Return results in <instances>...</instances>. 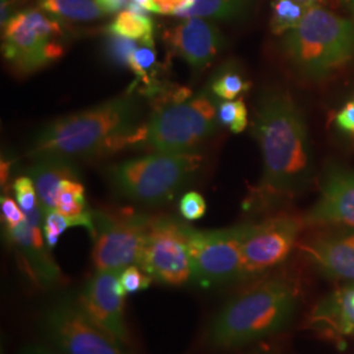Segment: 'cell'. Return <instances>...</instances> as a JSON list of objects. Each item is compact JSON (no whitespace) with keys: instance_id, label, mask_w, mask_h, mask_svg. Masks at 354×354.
I'll use <instances>...</instances> for the list:
<instances>
[{"instance_id":"obj_1","label":"cell","mask_w":354,"mask_h":354,"mask_svg":"<svg viewBox=\"0 0 354 354\" xmlns=\"http://www.w3.org/2000/svg\"><path fill=\"white\" fill-rule=\"evenodd\" d=\"M253 131L263 156V175L244 209L263 212L301 196L315 167L304 114L290 95L268 89L257 100Z\"/></svg>"},{"instance_id":"obj_2","label":"cell","mask_w":354,"mask_h":354,"mask_svg":"<svg viewBox=\"0 0 354 354\" xmlns=\"http://www.w3.org/2000/svg\"><path fill=\"white\" fill-rule=\"evenodd\" d=\"M140 105L131 96H120L86 111L61 117L39 129L28 156L89 158L143 140L138 129Z\"/></svg>"},{"instance_id":"obj_3","label":"cell","mask_w":354,"mask_h":354,"mask_svg":"<svg viewBox=\"0 0 354 354\" xmlns=\"http://www.w3.org/2000/svg\"><path fill=\"white\" fill-rule=\"evenodd\" d=\"M301 304L298 282L286 274L253 279L215 314L206 329L214 349H236L286 328Z\"/></svg>"},{"instance_id":"obj_4","label":"cell","mask_w":354,"mask_h":354,"mask_svg":"<svg viewBox=\"0 0 354 354\" xmlns=\"http://www.w3.org/2000/svg\"><path fill=\"white\" fill-rule=\"evenodd\" d=\"M292 67L308 79H322L354 58V23L322 6L307 8L301 23L283 38Z\"/></svg>"},{"instance_id":"obj_5","label":"cell","mask_w":354,"mask_h":354,"mask_svg":"<svg viewBox=\"0 0 354 354\" xmlns=\"http://www.w3.org/2000/svg\"><path fill=\"white\" fill-rule=\"evenodd\" d=\"M201 165L193 152H156L112 165L106 171L114 193L130 203L158 206L172 201Z\"/></svg>"},{"instance_id":"obj_6","label":"cell","mask_w":354,"mask_h":354,"mask_svg":"<svg viewBox=\"0 0 354 354\" xmlns=\"http://www.w3.org/2000/svg\"><path fill=\"white\" fill-rule=\"evenodd\" d=\"M219 124L213 93L180 95L143 125V140L153 151L188 153L210 138Z\"/></svg>"},{"instance_id":"obj_7","label":"cell","mask_w":354,"mask_h":354,"mask_svg":"<svg viewBox=\"0 0 354 354\" xmlns=\"http://www.w3.org/2000/svg\"><path fill=\"white\" fill-rule=\"evenodd\" d=\"M39 326L48 342L66 354H131L125 344L84 313L73 292L61 294L48 304L41 314Z\"/></svg>"},{"instance_id":"obj_8","label":"cell","mask_w":354,"mask_h":354,"mask_svg":"<svg viewBox=\"0 0 354 354\" xmlns=\"http://www.w3.org/2000/svg\"><path fill=\"white\" fill-rule=\"evenodd\" d=\"M62 26L42 10L15 13L3 26V55L23 74L35 73L64 55Z\"/></svg>"},{"instance_id":"obj_9","label":"cell","mask_w":354,"mask_h":354,"mask_svg":"<svg viewBox=\"0 0 354 354\" xmlns=\"http://www.w3.org/2000/svg\"><path fill=\"white\" fill-rule=\"evenodd\" d=\"M250 223L218 230H196L189 226L192 283L213 289L241 282V250Z\"/></svg>"},{"instance_id":"obj_10","label":"cell","mask_w":354,"mask_h":354,"mask_svg":"<svg viewBox=\"0 0 354 354\" xmlns=\"http://www.w3.org/2000/svg\"><path fill=\"white\" fill-rule=\"evenodd\" d=\"M189 225L169 215L151 216L137 266L165 286L192 282Z\"/></svg>"},{"instance_id":"obj_11","label":"cell","mask_w":354,"mask_h":354,"mask_svg":"<svg viewBox=\"0 0 354 354\" xmlns=\"http://www.w3.org/2000/svg\"><path fill=\"white\" fill-rule=\"evenodd\" d=\"M93 216L92 260L96 270H122L137 266L151 216L96 210Z\"/></svg>"},{"instance_id":"obj_12","label":"cell","mask_w":354,"mask_h":354,"mask_svg":"<svg viewBox=\"0 0 354 354\" xmlns=\"http://www.w3.org/2000/svg\"><path fill=\"white\" fill-rule=\"evenodd\" d=\"M304 218L276 215L250 223L241 250V282L260 279L281 266L297 248Z\"/></svg>"},{"instance_id":"obj_13","label":"cell","mask_w":354,"mask_h":354,"mask_svg":"<svg viewBox=\"0 0 354 354\" xmlns=\"http://www.w3.org/2000/svg\"><path fill=\"white\" fill-rule=\"evenodd\" d=\"M121 270H95L79 291L77 301L97 326L127 345L129 330L120 286Z\"/></svg>"},{"instance_id":"obj_14","label":"cell","mask_w":354,"mask_h":354,"mask_svg":"<svg viewBox=\"0 0 354 354\" xmlns=\"http://www.w3.org/2000/svg\"><path fill=\"white\" fill-rule=\"evenodd\" d=\"M297 248L327 279L354 282V228L320 231Z\"/></svg>"},{"instance_id":"obj_15","label":"cell","mask_w":354,"mask_h":354,"mask_svg":"<svg viewBox=\"0 0 354 354\" xmlns=\"http://www.w3.org/2000/svg\"><path fill=\"white\" fill-rule=\"evenodd\" d=\"M165 41L168 50L197 71L212 64L225 48L221 30L201 17H187L167 29Z\"/></svg>"},{"instance_id":"obj_16","label":"cell","mask_w":354,"mask_h":354,"mask_svg":"<svg viewBox=\"0 0 354 354\" xmlns=\"http://www.w3.org/2000/svg\"><path fill=\"white\" fill-rule=\"evenodd\" d=\"M304 219L306 226L354 228L353 169H330Z\"/></svg>"},{"instance_id":"obj_17","label":"cell","mask_w":354,"mask_h":354,"mask_svg":"<svg viewBox=\"0 0 354 354\" xmlns=\"http://www.w3.org/2000/svg\"><path fill=\"white\" fill-rule=\"evenodd\" d=\"M6 236L24 263L26 273L42 288L57 286L62 281V272L50 256L41 226L24 219L13 230H7Z\"/></svg>"},{"instance_id":"obj_18","label":"cell","mask_w":354,"mask_h":354,"mask_svg":"<svg viewBox=\"0 0 354 354\" xmlns=\"http://www.w3.org/2000/svg\"><path fill=\"white\" fill-rule=\"evenodd\" d=\"M306 324L342 348L348 337H354V282H346L319 301Z\"/></svg>"},{"instance_id":"obj_19","label":"cell","mask_w":354,"mask_h":354,"mask_svg":"<svg viewBox=\"0 0 354 354\" xmlns=\"http://www.w3.org/2000/svg\"><path fill=\"white\" fill-rule=\"evenodd\" d=\"M29 167L28 176L32 177L38 201L44 213L55 210L57 193L61 183L66 178H79V172L73 160L62 158H39Z\"/></svg>"},{"instance_id":"obj_20","label":"cell","mask_w":354,"mask_h":354,"mask_svg":"<svg viewBox=\"0 0 354 354\" xmlns=\"http://www.w3.org/2000/svg\"><path fill=\"white\" fill-rule=\"evenodd\" d=\"M108 35L130 38L145 46L153 48V23L149 11L134 0L127 10L117 13L113 21L106 28Z\"/></svg>"},{"instance_id":"obj_21","label":"cell","mask_w":354,"mask_h":354,"mask_svg":"<svg viewBox=\"0 0 354 354\" xmlns=\"http://www.w3.org/2000/svg\"><path fill=\"white\" fill-rule=\"evenodd\" d=\"M253 0H197L192 6L177 11L175 16L213 19L222 21L238 20L247 16Z\"/></svg>"},{"instance_id":"obj_22","label":"cell","mask_w":354,"mask_h":354,"mask_svg":"<svg viewBox=\"0 0 354 354\" xmlns=\"http://www.w3.org/2000/svg\"><path fill=\"white\" fill-rule=\"evenodd\" d=\"M39 10L73 21H93L105 15L96 0H39Z\"/></svg>"},{"instance_id":"obj_23","label":"cell","mask_w":354,"mask_h":354,"mask_svg":"<svg viewBox=\"0 0 354 354\" xmlns=\"http://www.w3.org/2000/svg\"><path fill=\"white\" fill-rule=\"evenodd\" d=\"M55 210L71 218H92L86 190L77 178H66L57 193Z\"/></svg>"},{"instance_id":"obj_24","label":"cell","mask_w":354,"mask_h":354,"mask_svg":"<svg viewBox=\"0 0 354 354\" xmlns=\"http://www.w3.org/2000/svg\"><path fill=\"white\" fill-rule=\"evenodd\" d=\"M71 227H84L89 234L93 232V216L92 218H71L59 213L58 210H51L44 216L42 232L48 247L53 250L66 230Z\"/></svg>"},{"instance_id":"obj_25","label":"cell","mask_w":354,"mask_h":354,"mask_svg":"<svg viewBox=\"0 0 354 354\" xmlns=\"http://www.w3.org/2000/svg\"><path fill=\"white\" fill-rule=\"evenodd\" d=\"M307 6L297 0H273V15L270 28L274 35H286L301 23Z\"/></svg>"},{"instance_id":"obj_26","label":"cell","mask_w":354,"mask_h":354,"mask_svg":"<svg viewBox=\"0 0 354 354\" xmlns=\"http://www.w3.org/2000/svg\"><path fill=\"white\" fill-rule=\"evenodd\" d=\"M251 83L236 68L225 67L214 76L210 91L218 99L235 100L243 92H247Z\"/></svg>"},{"instance_id":"obj_27","label":"cell","mask_w":354,"mask_h":354,"mask_svg":"<svg viewBox=\"0 0 354 354\" xmlns=\"http://www.w3.org/2000/svg\"><path fill=\"white\" fill-rule=\"evenodd\" d=\"M219 122L227 127L232 133L239 134L248 125V111L241 99L225 100L218 106Z\"/></svg>"},{"instance_id":"obj_28","label":"cell","mask_w":354,"mask_h":354,"mask_svg":"<svg viewBox=\"0 0 354 354\" xmlns=\"http://www.w3.org/2000/svg\"><path fill=\"white\" fill-rule=\"evenodd\" d=\"M137 49H138L137 41L130 39V38L108 35V39L105 44V51L112 64L121 66V67H129V61Z\"/></svg>"},{"instance_id":"obj_29","label":"cell","mask_w":354,"mask_h":354,"mask_svg":"<svg viewBox=\"0 0 354 354\" xmlns=\"http://www.w3.org/2000/svg\"><path fill=\"white\" fill-rule=\"evenodd\" d=\"M156 64V55L152 48L143 46L138 48L129 61V68L138 76L145 84H151L152 70Z\"/></svg>"},{"instance_id":"obj_30","label":"cell","mask_w":354,"mask_h":354,"mask_svg":"<svg viewBox=\"0 0 354 354\" xmlns=\"http://www.w3.org/2000/svg\"><path fill=\"white\" fill-rule=\"evenodd\" d=\"M151 282V277L138 266H127L120 274V286L125 297L149 289Z\"/></svg>"},{"instance_id":"obj_31","label":"cell","mask_w":354,"mask_h":354,"mask_svg":"<svg viewBox=\"0 0 354 354\" xmlns=\"http://www.w3.org/2000/svg\"><path fill=\"white\" fill-rule=\"evenodd\" d=\"M13 193H15L16 203H19V206L24 213L35 210L39 205L37 189L32 177H17L13 183Z\"/></svg>"},{"instance_id":"obj_32","label":"cell","mask_w":354,"mask_h":354,"mask_svg":"<svg viewBox=\"0 0 354 354\" xmlns=\"http://www.w3.org/2000/svg\"><path fill=\"white\" fill-rule=\"evenodd\" d=\"M178 210L185 221H198L206 214V201L198 192H188L181 197Z\"/></svg>"},{"instance_id":"obj_33","label":"cell","mask_w":354,"mask_h":354,"mask_svg":"<svg viewBox=\"0 0 354 354\" xmlns=\"http://www.w3.org/2000/svg\"><path fill=\"white\" fill-rule=\"evenodd\" d=\"M0 207H1V218L6 231L7 230H13L17 227L20 223L24 222L26 214L19 206V203L12 200L8 196H3L0 201Z\"/></svg>"},{"instance_id":"obj_34","label":"cell","mask_w":354,"mask_h":354,"mask_svg":"<svg viewBox=\"0 0 354 354\" xmlns=\"http://www.w3.org/2000/svg\"><path fill=\"white\" fill-rule=\"evenodd\" d=\"M336 124L342 131L354 136V99L342 106L336 115Z\"/></svg>"},{"instance_id":"obj_35","label":"cell","mask_w":354,"mask_h":354,"mask_svg":"<svg viewBox=\"0 0 354 354\" xmlns=\"http://www.w3.org/2000/svg\"><path fill=\"white\" fill-rule=\"evenodd\" d=\"M17 354H66L51 342H29Z\"/></svg>"},{"instance_id":"obj_36","label":"cell","mask_w":354,"mask_h":354,"mask_svg":"<svg viewBox=\"0 0 354 354\" xmlns=\"http://www.w3.org/2000/svg\"><path fill=\"white\" fill-rule=\"evenodd\" d=\"M158 13L176 15L177 11L189 7V0H153Z\"/></svg>"},{"instance_id":"obj_37","label":"cell","mask_w":354,"mask_h":354,"mask_svg":"<svg viewBox=\"0 0 354 354\" xmlns=\"http://www.w3.org/2000/svg\"><path fill=\"white\" fill-rule=\"evenodd\" d=\"M133 0H96L99 7L105 15L121 12L127 10Z\"/></svg>"},{"instance_id":"obj_38","label":"cell","mask_w":354,"mask_h":354,"mask_svg":"<svg viewBox=\"0 0 354 354\" xmlns=\"http://www.w3.org/2000/svg\"><path fill=\"white\" fill-rule=\"evenodd\" d=\"M136 3H138L140 7H143L145 10H147L149 12H155L158 13V8H156V6H155V3H153V0H134Z\"/></svg>"},{"instance_id":"obj_39","label":"cell","mask_w":354,"mask_h":354,"mask_svg":"<svg viewBox=\"0 0 354 354\" xmlns=\"http://www.w3.org/2000/svg\"><path fill=\"white\" fill-rule=\"evenodd\" d=\"M297 1L302 3V4L307 6V7H311V6H322L323 3H326L328 0H297Z\"/></svg>"},{"instance_id":"obj_40","label":"cell","mask_w":354,"mask_h":354,"mask_svg":"<svg viewBox=\"0 0 354 354\" xmlns=\"http://www.w3.org/2000/svg\"><path fill=\"white\" fill-rule=\"evenodd\" d=\"M342 1L351 10V12L353 13L354 16V0H342Z\"/></svg>"},{"instance_id":"obj_41","label":"cell","mask_w":354,"mask_h":354,"mask_svg":"<svg viewBox=\"0 0 354 354\" xmlns=\"http://www.w3.org/2000/svg\"><path fill=\"white\" fill-rule=\"evenodd\" d=\"M248 354H268V353H264V352H252V353H248Z\"/></svg>"},{"instance_id":"obj_42","label":"cell","mask_w":354,"mask_h":354,"mask_svg":"<svg viewBox=\"0 0 354 354\" xmlns=\"http://www.w3.org/2000/svg\"><path fill=\"white\" fill-rule=\"evenodd\" d=\"M190 1V6H192V4H193V3H194V1H197V0H189Z\"/></svg>"}]
</instances>
